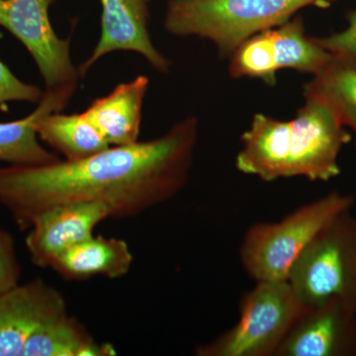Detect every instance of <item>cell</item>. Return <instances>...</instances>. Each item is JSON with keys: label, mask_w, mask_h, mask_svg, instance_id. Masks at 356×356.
<instances>
[{"label": "cell", "mask_w": 356, "mask_h": 356, "mask_svg": "<svg viewBox=\"0 0 356 356\" xmlns=\"http://www.w3.org/2000/svg\"><path fill=\"white\" fill-rule=\"evenodd\" d=\"M198 138L197 117L188 116L156 139L79 161L0 166V205L22 229L40 213L65 204L99 202L115 219L138 216L184 189Z\"/></svg>", "instance_id": "obj_1"}, {"label": "cell", "mask_w": 356, "mask_h": 356, "mask_svg": "<svg viewBox=\"0 0 356 356\" xmlns=\"http://www.w3.org/2000/svg\"><path fill=\"white\" fill-rule=\"evenodd\" d=\"M332 0H168L165 29L175 36L209 40L229 58L255 34L277 27L309 6Z\"/></svg>", "instance_id": "obj_2"}, {"label": "cell", "mask_w": 356, "mask_h": 356, "mask_svg": "<svg viewBox=\"0 0 356 356\" xmlns=\"http://www.w3.org/2000/svg\"><path fill=\"white\" fill-rule=\"evenodd\" d=\"M353 196L332 192L277 222H259L245 233L241 261L255 282L287 281L302 252L339 215L350 211Z\"/></svg>", "instance_id": "obj_3"}, {"label": "cell", "mask_w": 356, "mask_h": 356, "mask_svg": "<svg viewBox=\"0 0 356 356\" xmlns=\"http://www.w3.org/2000/svg\"><path fill=\"white\" fill-rule=\"evenodd\" d=\"M243 295L240 318L229 331L199 344L197 356H275L308 309L288 281H261Z\"/></svg>", "instance_id": "obj_4"}, {"label": "cell", "mask_w": 356, "mask_h": 356, "mask_svg": "<svg viewBox=\"0 0 356 356\" xmlns=\"http://www.w3.org/2000/svg\"><path fill=\"white\" fill-rule=\"evenodd\" d=\"M288 283L307 309L332 299L356 308V218L339 215L302 252Z\"/></svg>", "instance_id": "obj_5"}, {"label": "cell", "mask_w": 356, "mask_h": 356, "mask_svg": "<svg viewBox=\"0 0 356 356\" xmlns=\"http://www.w3.org/2000/svg\"><path fill=\"white\" fill-rule=\"evenodd\" d=\"M303 106L289 120L287 178L329 181L341 173L339 156L351 135L341 119L323 100L304 95Z\"/></svg>", "instance_id": "obj_6"}, {"label": "cell", "mask_w": 356, "mask_h": 356, "mask_svg": "<svg viewBox=\"0 0 356 356\" xmlns=\"http://www.w3.org/2000/svg\"><path fill=\"white\" fill-rule=\"evenodd\" d=\"M55 0H0V26L29 51L46 90L79 86V69L70 56V37L62 39L51 25L49 10Z\"/></svg>", "instance_id": "obj_7"}, {"label": "cell", "mask_w": 356, "mask_h": 356, "mask_svg": "<svg viewBox=\"0 0 356 356\" xmlns=\"http://www.w3.org/2000/svg\"><path fill=\"white\" fill-rule=\"evenodd\" d=\"M112 218L111 209L99 202L56 206L33 218L25 245L35 266L47 268L77 243L88 240L97 225Z\"/></svg>", "instance_id": "obj_8"}, {"label": "cell", "mask_w": 356, "mask_h": 356, "mask_svg": "<svg viewBox=\"0 0 356 356\" xmlns=\"http://www.w3.org/2000/svg\"><path fill=\"white\" fill-rule=\"evenodd\" d=\"M65 312L64 295L41 278L0 294V356H22L33 334Z\"/></svg>", "instance_id": "obj_9"}, {"label": "cell", "mask_w": 356, "mask_h": 356, "mask_svg": "<svg viewBox=\"0 0 356 356\" xmlns=\"http://www.w3.org/2000/svg\"><path fill=\"white\" fill-rule=\"evenodd\" d=\"M102 32L90 57L79 67L84 76L98 60L116 51L140 54L161 74H168L172 62L156 48L149 34L151 0H100Z\"/></svg>", "instance_id": "obj_10"}, {"label": "cell", "mask_w": 356, "mask_h": 356, "mask_svg": "<svg viewBox=\"0 0 356 356\" xmlns=\"http://www.w3.org/2000/svg\"><path fill=\"white\" fill-rule=\"evenodd\" d=\"M275 356H356V308L332 299L295 325Z\"/></svg>", "instance_id": "obj_11"}, {"label": "cell", "mask_w": 356, "mask_h": 356, "mask_svg": "<svg viewBox=\"0 0 356 356\" xmlns=\"http://www.w3.org/2000/svg\"><path fill=\"white\" fill-rule=\"evenodd\" d=\"M241 139L242 149L236 158L238 170L267 182L287 178L289 121L255 114Z\"/></svg>", "instance_id": "obj_12"}, {"label": "cell", "mask_w": 356, "mask_h": 356, "mask_svg": "<svg viewBox=\"0 0 356 356\" xmlns=\"http://www.w3.org/2000/svg\"><path fill=\"white\" fill-rule=\"evenodd\" d=\"M149 86L147 76H137L129 83L118 84L109 95L93 100L83 112L110 147L138 142Z\"/></svg>", "instance_id": "obj_13"}, {"label": "cell", "mask_w": 356, "mask_h": 356, "mask_svg": "<svg viewBox=\"0 0 356 356\" xmlns=\"http://www.w3.org/2000/svg\"><path fill=\"white\" fill-rule=\"evenodd\" d=\"M76 88L44 90L37 108L25 118L0 122V161L9 165H46L60 161L57 154L39 142L37 124L46 115L64 110L76 92Z\"/></svg>", "instance_id": "obj_14"}, {"label": "cell", "mask_w": 356, "mask_h": 356, "mask_svg": "<svg viewBox=\"0 0 356 356\" xmlns=\"http://www.w3.org/2000/svg\"><path fill=\"white\" fill-rule=\"evenodd\" d=\"M134 255L126 241L93 236L65 250L51 268L67 280H84L95 276L117 280L127 275Z\"/></svg>", "instance_id": "obj_15"}, {"label": "cell", "mask_w": 356, "mask_h": 356, "mask_svg": "<svg viewBox=\"0 0 356 356\" xmlns=\"http://www.w3.org/2000/svg\"><path fill=\"white\" fill-rule=\"evenodd\" d=\"M110 343H100L67 312L51 318L33 334L22 356H113Z\"/></svg>", "instance_id": "obj_16"}, {"label": "cell", "mask_w": 356, "mask_h": 356, "mask_svg": "<svg viewBox=\"0 0 356 356\" xmlns=\"http://www.w3.org/2000/svg\"><path fill=\"white\" fill-rule=\"evenodd\" d=\"M36 130L39 139L62 154L65 161L88 158L110 147L83 112L46 115L37 124Z\"/></svg>", "instance_id": "obj_17"}, {"label": "cell", "mask_w": 356, "mask_h": 356, "mask_svg": "<svg viewBox=\"0 0 356 356\" xmlns=\"http://www.w3.org/2000/svg\"><path fill=\"white\" fill-rule=\"evenodd\" d=\"M277 70H294L316 76L332 62L331 54L306 34L301 16H294L277 27L271 28Z\"/></svg>", "instance_id": "obj_18"}, {"label": "cell", "mask_w": 356, "mask_h": 356, "mask_svg": "<svg viewBox=\"0 0 356 356\" xmlns=\"http://www.w3.org/2000/svg\"><path fill=\"white\" fill-rule=\"evenodd\" d=\"M314 96L327 103L356 140V69L337 62L312 76L303 88V96Z\"/></svg>", "instance_id": "obj_19"}, {"label": "cell", "mask_w": 356, "mask_h": 356, "mask_svg": "<svg viewBox=\"0 0 356 356\" xmlns=\"http://www.w3.org/2000/svg\"><path fill=\"white\" fill-rule=\"evenodd\" d=\"M277 72L271 29L250 37L229 57V72L234 79L252 77L274 86Z\"/></svg>", "instance_id": "obj_20"}, {"label": "cell", "mask_w": 356, "mask_h": 356, "mask_svg": "<svg viewBox=\"0 0 356 356\" xmlns=\"http://www.w3.org/2000/svg\"><path fill=\"white\" fill-rule=\"evenodd\" d=\"M316 40L337 62L356 69V11L348 14V27L343 31Z\"/></svg>", "instance_id": "obj_21"}, {"label": "cell", "mask_w": 356, "mask_h": 356, "mask_svg": "<svg viewBox=\"0 0 356 356\" xmlns=\"http://www.w3.org/2000/svg\"><path fill=\"white\" fill-rule=\"evenodd\" d=\"M44 95V91H42L38 86L20 81L0 60V104L9 102L39 103Z\"/></svg>", "instance_id": "obj_22"}, {"label": "cell", "mask_w": 356, "mask_h": 356, "mask_svg": "<svg viewBox=\"0 0 356 356\" xmlns=\"http://www.w3.org/2000/svg\"><path fill=\"white\" fill-rule=\"evenodd\" d=\"M20 274L14 238L10 233L0 229V294L19 284Z\"/></svg>", "instance_id": "obj_23"}]
</instances>
